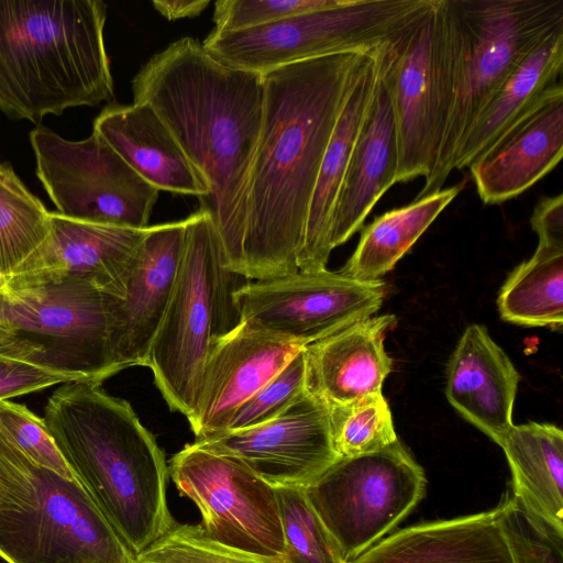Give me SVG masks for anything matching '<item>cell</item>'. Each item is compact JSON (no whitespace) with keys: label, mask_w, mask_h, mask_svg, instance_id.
<instances>
[{"label":"cell","mask_w":563,"mask_h":563,"mask_svg":"<svg viewBox=\"0 0 563 563\" xmlns=\"http://www.w3.org/2000/svg\"><path fill=\"white\" fill-rule=\"evenodd\" d=\"M378 47L332 53L263 74V122L249 175L235 273L256 280L299 271L325 148L363 67Z\"/></svg>","instance_id":"1"},{"label":"cell","mask_w":563,"mask_h":563,"mask_svg":"<svg viewBox=\"0 0 563 563\" xmlns=\"http://www.w3.org/2000/svg\"><path fill=\"white\" fill-rule=\"evenodd\" d=\"M133 102L148 104L208 186L228 267L236 272L246 189L264 111L263 74L230 67L183 37L153 55L132 79Z\"/></svg>","instance_id":"2"},{"label":"cell","mask_w":563,"mask_h":563,"mask_svg":"<svg viewBox=\"0 0 563 563\" xmlns=\"http://www.w3.org/2000/svg\"><path fill=\"white\" fill-rule=\"evenodd\" d=\"M43 420L134 559L174 526L164 452L126 400L106 393L100 382L65 383L48 398Z\"/></svg>","instance_id":"3"},{"label":"cell","mask_w":563,"mask_h":563,"mask_svg":"<svg viewBox=\"0 0 563 563\" xmlns=\"http://www.w3.org/2000/svg\"><path fill=\"white\" fill-rule=\"evenodd\" d=\"M100 0H0V110L34 123L114 97Z\"/></svg>","instance_id":"4"},{"label":"cell","mask_w":563,"mask_h":563,"mask_svg":"<svg viewBox=\"0 0 563 563\" xmlns=\"http://www.w3.org/2000/svg\"><path fill=\"white\" fill-rule=\"evenodd\" d=\"M444 12L452 104L435 165L416 199L442 189L477 117L526 57L563 27V0H444Z\"/></svg>","instance_id":"5"},{"label":"cell","mask_w":563,"mask_h":563,"mask_svg":"<svg viewBox=\"0 0 563 563\" xmlns=\"http://www.w3.org/2000/svg\"><path fill=\"white\" fill-rule=\"evenodd\" d=\"M0 556L8 563H134L78 481L36 464L1 430Z\"/></svg>","instance_id":"6"},{"label":"cell","mask_w":563,"mask_h":563,"mask_svg":"<svg viewBox=\"0 0 563 563\" xmlns=\"http://www.w3.org/2000/svg\"><path fill=\"white\" fill-rule=\"evenodd\" d=\"M185 221L174 290L147 367L170 410L188 418L211 345L241 324L234 294L250 279L228 267L208 212L199 209Z\"/></svg>","instance_id":"7"},{"label":"cell","mask_w":563,"mask_h":563,"mask_svg":"<svg viewBox=\"0 0 563 563\" xmlns=\"http://www.w3.org/2000/svg\"><path fill=\"white\" fill-rule=\"evenodd\" d=\"M0 355L78 380L115 375L102 291L77 278H8L0 290Z\"/></svg>","instance_id":"8"},{"label":"cell","mask_w":563,"mask_h":563,"mask_svg":"<svg viewBox=\"0 0 563 563\" xmlns=\"http://www.w3.org/2000/svg\"><path fill=\"white\" fill-rule=\"evenodd\" d=\"M429 0H345L252 29L211 31L201 43L219 62L265 74L292 63L349 49H371L393 38Z\"/></svg>","instance_id":"9"},{"label":"cell","mask_w":563,"mask_h":563,"mask_svg":"<svg viewBox=\"0 0 563 563\" xmlns=\"http://www.w3.org/2000/svg\"><path fill=\"white\" fill-rule=\"evenodd\" d=\"M397 137L396 183L427 178L452 104L444 0H429L386 46Z\"/></svg>","instance_id":"10"},{"label":"cell","mask_w":563,"mask_h":563,"mask_svg":"<svg viewBox=\"0 0 563 563\" xmlns=\"http://www.w3.org/2000/svg\"><path fill=\"white\" fill-rule=\"evenodd\" d=\"M426 484L423 468L398 440L377 452L339 457L305 493L349 562L416 508Z\"/></svg>","instance_id":"11"},{"label":"cell","mask_w":563,"mask_h":563,"mask_svg":"<svg viewBox=\"0 0 563 563\" xmlns=\"http://www.w3.org/2000/svg\"><path fill=\"white\" fill-rule=\"evenodd\" d=\"M36 174L60 216L145 229L159 190L141 178L97 133L66 140L37 126L30 133Z\"/></svg>","instance_id":"12"},{"label":"cell","mask_w":563,"mask_h":563,"mask_svg":"<svg viewBox=\"0 0 563 563\" xmlns=\"http://www.w3.org/2000/svg\"><path fill=\"white\" fill-rule=\"evenodd\" d=\"M385 295L382 279L362 280L324 268L247 280L234 300L241 322L305 347L373 317Z\"/></svg>","instance_id":"13"},{"label":"cell","mask_w":563,"mask_h":563,"mask_svg":"<svg viewBox=\"0 0 563 563\" xmlns=\"http://www.w3.org/2000/svg\"><path fill=\"white\" fill-rule=\"evenodd\" d=\"M168 473L181 496L201 514L210 539L247 553L279 556L284 534L276 488L228 456L186 444Z\"/></svg>","instance_id":"14"},{"label":"cell","mask_w":563,"mask_h":563,"mask_svg":"<svg viewBox=\"0 0 563 563\" xmlns=\"http://www.w3.org/2000/svg\"><path fill=\"white\" fill-rule=\"evenodd\" d=\"M244 465L273 487L306 489L340 456L327 402L308 390L276 418L194 442Z\"/></svg>","instance_id":"15"},{"label":"cell","mask_w":563,"mask_h":563,"mask_svg":"<svg viewBox=\"0 0 563 563\" xmlns=\"http://www.w3.org/2000/svg\"><path fill=\"white\" fill-rule=\"evenodd\" d=\"M186 221L148 227L118 295L103 294L113 363L147 366L181 260Z\"/></svg>","instance_id":"16"},{"label":"cell","mask_w":563,"mask_h":563,"mask_svg":"<svg viewBox=\"0 0 563 563\" xmlns=\"http://www.w3.org/2000/svg\"><path fill=\"white\" fill-rule=\"evenodd\" d=\"M302 349L243 322L214 342L187 418L196 440L224 432L236 409Z\"/></svg>","instance_id":"17"},{"label":"cell","mask_w":563,"mask_h":563,"mask_svg":"<svg viewBox=\"0 0 563 563\" xmlns=\"http://www.w3.org/2000/svg\"><path fill=\"white\" fill-rule=\"evenodd\" d=\"M563 156V85L548 90L471 164L485 205L512 199L548 175Z\"/></svg>","instance_id":"18"},{"label":"cell","mask_w":563,"mask_h":563,"mask_svg":"<svg viewBox=\"0 0 563 563\" xmlns=\"http://www.w3.org/2000/svg\"><path fill=\"white\" fill-rule=\"evenodd\" d=\"M46 242L8 278H77L118 295L147 228L97 224L51 212Z\"/></svg>","instance_id":"19"},{"label":"cell","mask_w":563,"mask_h":563,"mask_svg":"<svg viewBox=\"0 0 563 563\" xmlns=\"http://www.w3.org/2000/svg\"><path fill=\"white\" fill-rule=\"evenodd\" d=\"M388 42L380 51L375 92L353 145L335 201L330 229L331 250L362 229L380 197L396 184L397 137L386 64Z\"/></svg>","instance_id":"20"},{"label":"cell","mask_w":563,"mask_h":563,"mask_svg":"<svg viewBox=\"0 0 563 563\" xmlns=\"http://www.w3.org/2000/svg\"><path fill=\"white\" fill-rule=\"evenodd\" d=\"M520 375L486 327L470 324L446 368L445 395L452 407L497 444L514 426Z\"/></svg>","instance_id":"21"},{"label":"cell","mask_w":563,"mask_h":563,"mask_svg":"<svg viewBox=\"0 0 563 563\" xmlns=\"http://www.w3.org/2000/svg\"><path fill=\"white\" fill-rule=\"evenodd\" d=\"M396 323L394 314L371 317L305 346L307 390L329 406L382 394L393 368L384 340Z\"/></svg>","instance_id":"22"},{"label":"cell","mask_w":563,"mask_h":563,"mask_svg":"<svg viewBox=\"0 0 563 563\" xmlns=\"http://www.w3.org/2000/svg\"><path fill=\"white\" fill-rule=\"evenodd\" d=\"M92 132L158 190L200 199L207 196L202 175L148 104H110L95 119Z\"/></svg>","instance_id":"23"},{"label":"cell","mask_w":563,"mask_h":563,"mask_svg":"<svg viewBox=\"0 0 563 563\" xmlns=\"http://www.w3.org/2000/svg\"><path fill=\"white\" fill-rule=\"evenodd\" d=\"M347 563H515L498 508L419 523L380 539Z\"/></svg>","instance_id":"24"},{"label":"cell","mask_w":563,"mask_h":563,"mask_svg":"<svg viewBox=\"0 0 563 563\" xmlns=\"http://www.w3.org/2000/svg\"><path fill=\"white\" fill-rule=\"evenodd\" d=\"M384 44L369 56L363 67L325 148L298 256L299 271H320L327 266L332 251L330 229L335 201L353 145L375 92Z\"/></svg>","instance_id":"25"},{"label":"cell","mask_w":563,"mask_h":563,"mask_svg":"<svg viewBox=\"0 0 563 563\" xmlns=\"http://www.w3.org/2000/svg\"><path fill=\"white\" fill-rule=\"evenodd\" d=\"M498 445L512 476V496L533 515L563 532V431L530 421L512 426Z\"/></svg>","instance_id":"26"},{"label":"cell","mask_w":563,"mask_h":563,"mask_svg":"<svg viewBox=\"0 0 563 563\" xmlns=\"http://www.w3.org/2000/svg\"><path fill=\"white\" fill-rule=\"evenodd\" d=\"M563 27L553 31L516 68L468 130L454 169L470 164L548 90L562 82Z\"/></svg>","instance_id":"27"},{"label":"cell","mask_w":563,"mask_h":563,"mask_svg":"<svg viewBox=\"0 0 563 563\" xmlns=\"http://www.w3.org/2000/svg\"><path fill=\"white\" fill-rule=\"evenodd\" d=\"M455 185L389 210L362 231L357 246L341 274L362 280L380 279L411 249L440 213L457 197Z\"/></svg>","instance_id":"28"},{"label":"cell","mask_w":563,"mask_h":563,"mask_svg":"<svg viewBox=\"0 0 563 563\" xmlns=\"http://www.w3.org/2000/svg\"><path fill=\"white\" fill-rule=\"evenodd\" d=\"M500 317L526 327L561 328L563 250L539 245L504 283L497 299Z\"/></svg>","instance_id":"29"},{"label":"cell","mask_w":563,"mask_h":563,"mask_svg":"<svg viewBox=\"0 0 563 563\" xmlns=\"http://www.w3.org/2000/svg\"><path fill=\"white\" fill-rule=\"evenodd\" d=\"M51 212L0 163V275L10 277L48 239Z\"/></svg>","instance_id":"30"},{"label":"cell","mask_w":563,"mask_h":563,"mask_svg":"<svg viewBox=\"0 0 563 563\" xmlns=\"http://www.w3.org/2000/svg\"><path fill=\"white\" fill-rule=\"evenodd\" d=\"M329 410L333 446L340 457L377 452L398 441L383 394L329 406Z\"/></svg>","instance_id":"31"},{"label":"cell","mask_w":563,"mask_h":563,"mask_svg":"<svg viewBox=\"0 0 563 563\" xmlns=\"http://www.w3.org/2000/svg\"><path fill=\"white\" fill-rule=\"evenodd\" d=\"M285 563H347L305 489L276 487Z\"/></svg>","instance_id":"32"},{"label":"cell","mask_w":563,"mask_h":563,"mask_svg":"<svg viewBox=\"0 0 563 563\" xmlns=\"http://www.w3.org/2000/svg\"><path fill=\"white\" fill-rule=\"evenodd\" d=\"M134 563H285L282 555L263 556L221 544L200 526H174L137 554Z\"/></svg>","instance_id":"33"},{"label":"cell","mask_w":563,"mask_h":563,"mask_svg":"<svg viewBox=\"0 0 563 563\" xmlns=\"http://www.w3.org/2000/svg\"><path fill=\"white\" fill-rule=\"evenodd\" d=\"M499 523L515 563H563V532L506 494L497 506Z\"/></svg>","instance_id":"34"},{"label":"cell","mask_w":563,"mask_h":563,"mask_svg":"<svg viewBox=\"0 0 563 563\" xmlns=\"http://www.w3.org/2000/svg\"><path fill=\"white\" fill-rule=\"evenodd\" d=\"M306 391L303 347L278 374L236 409L224 432L265 423L284 412Z\"/></svg>","instance_id":"35"},{"label":"cell","mask_w":563,"mask_h":563,"mask_svg":"<svg viewBox=\"0 0 563 563\" xmlns=\"http://www.w3.org/2000/svg\"><path fill=\"white\" fill-rule=\"evenodd\" d=\"M0 430L36 464L66 478L76 479L49 435L44 420L25 406L0 400Z\"/></svg>","instance_id":"36"},{"label":"cell","mask_w":563,"mask_h":563,"mask_svg":"<svg viewBox=\"0 0 563 563\" xmlns=\"http://www.w3.org/2000/svg\"><path fill=\"white\" fill-rule=\"evenodd\" d=\"M345 0H219L214 4L216 32L266 25L302 13L341 5Z\"/></svg>","instance_id":"37"},{"label":"cell","mask_w":563,"mask_h":563,"mask_svg":"<svg viewBox=\"0 0 563 563\" xmlns=\"http://www.w3.org/2000/svg\"><path fill=\"white\" fill-rule=\"evenodd\" d=\"M77 380L74 376L0 355V400Z\"/></svg>","instance_id":"38"},{"label":"cell","mask_w":563,"mask_h":563,"mask_svg":"<svg viewBox=\"0 0 563 563\" xmlns=\"http://www.w3.org/2000/svg\"><path fill=\"white\" fill-rule=\"evenodd\" d=\"M539 245L563 250V195L543 197L530 219Z\"/></svg>","instance_id":"39"},{"label":"cell","mask_w":563,"mask_h":563,"mask_svg":"<svg viewBox=\"0 0 563 563\" xmlns=\"http://www.w3.org/2000/svg\"><path fill=\"white\" fill-rule=\"evenodd\" d=\"M209 0H155L154 9L169 21L200 15L209 5Z\"/></svg>","instance_id":"40"},{"label":"cell","mask_w":563,"mask_h":563,"mask_svg":"<svg viewBox=\"0 0 563 563\" xmlns=\"http://www.w3.org/2000/svg\"><path fill=\"white\" fill-rule=\"evenodd\" d=\"M8 278L0 275V290L7 285Z\"/></svg>","instance_id":"41"}]
</instances>
